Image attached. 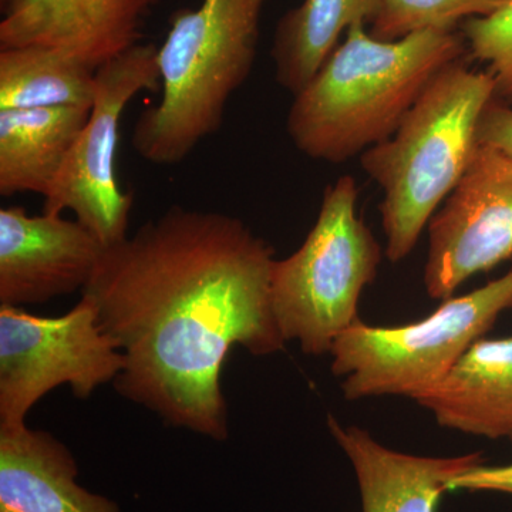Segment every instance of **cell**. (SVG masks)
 Instances as JSON below:
<instances>
[{
    "label": "cell",
    "instance_id": "1",
    "mask_svg": "<svg viewBox=\"0 0 512 512\" xmlns=\"http://www.w3.org/2000/svg\"><path fill=\"white\" fill-rule=\"evenodd\" d=\"M275 251L224 212L174 205L104 251L82 295L126 357L117 393L178 429L224 441L229 350L281 352Z\"/></svg>",
    "mask_w": 512,
    "mask_h": 512
},
{
    "label": "cell",
    "instance_id": "2",
    "mask_svg": "<svg viewBox=\"0 0 512 512\" xmlns=\"http://www.w3.org/2000/svg\"><path fill=\"white\" fill-rule=\"evenodd\" d=\"M467 55L457 29L379 40L365 23L346 32L305 89L293 96L286 131L306 157L340 164L392 136L440 70Z\"/></svg>",
    "mask_w": 512,
    "mask_h": 512
},
{
    "label": "cell",
    "instance_id": "3",
    "mask_svg": "<svg viewBox=\"0 0 512 512\" xmlns=\"http://www.w3.org/2000/svg\"><path fill=\"white\" fill-rule=\"evenodd\" d=\"M495 99L485 70L458 59L440 70L392 136L360 156L363 171L383 191L380 218L392 264L407 258L478 146L481 114Z\"/></svg>",
    "mask_w": 512,
    "mask_h": 512
},
{
    "label": "cell",
    "instance_id": "4",
    "mask_svg": "<svg viewBox=\"0 0 512 512\" xmlns=\"http://www.w3.org/2000/svg\"><path fill=\"white\" fill-rule=\"evenodd\" d=\"M268 0H202L171 19L157 47L161 97L143 111L133 147L147 163H183L224 123L229 99L247 82Z\"/></svg>",
    "mask_w": 512,
    "mask_h": 512
},
{
    "label": "cell",
    "instance_id": "5",
    "mask_svg": "<svg viewBox=\"0 0 512 512\" xmlns=\"http://www.w3.org/2000/svg\"><path fill=\"white\" fill-rule=\"evenodd\" d=\"M355 177L342 175L323 192L318 218L298 251L276 259L272 308L285 342L322 356L359 319L360 296L375 281L382 248L357 215Z\"/></svg>",
    "mask_w": 512,
    "mask_h": 512
},
{
    "label": "cell",
    "instance_id": "6",
    "mask_svg": "<svg viewBox=\"0 0 512 512\" xmlns=\"http://www.w3.org/2000/svg\"><path fill=\"white\" fill-rule=\"evenodd\" d=\"M512 309V269L476 291L443 301L426 319L396 328L357 319L333 343L332 372L349 402L413 399L443 379L501 313Z\"/></svg>",
    "mask_w": 512,
    "mask_h": 512
},
{
    "label": "cell",
    "instance_id": "7",
    "mask_svg": "<svg viewBox=\"0 0 512 512\" xmlns=\"http://www.w3.org/2000/svg\"><path fill=\"white\" fill-rule=\"evenodd\" d=\"M124 365L87 296L59 318L0 305V427L25 426L33 406L62 384L77 399H89Z\"/></svg>",
    "mask_w": 512,
    "mask_h": 512
},
{
    "label": "cell",
    "instance_id": "8",
    "mask_svg": "<svg viewBox=\"0 0 512 512\" xmlns=\"http://www.w3.org/2000/svg\"><path fill=\"white\" fill-rule=\"evenodd\" d=\"M96 99L82 133L45 197L46 214L73 212L106 247L128 237L133 192L116 175L121 117L143 92H160L157 46L138 45L96 70Z\"/></svg>",
    "mask_w": 512,
    "mask_h": 512
},
{
    "label": "cell",
    "instance_id": "9",
    "mask_svg": "<svg viewBox=\"0 0 512 512\" xmlns=\"http://www.w3.org/2000/svg\"><path fill=\"white\" fill-rule=\"evenodd\" d=\"M427 231L424 286L436 301L512 258V157L480 144Z\"/></svg>",
    "mask_w": 512,
    "mask_h": 512
},
{
    "label": "cell",
    "instance_id": "10",
    "mask_svg": "<svg viewBox=\"0 0 512 512\" xmlns=\"http://www.w3.org/2000/svg\"><path fill=\"white\" fill-rule=\"evenodd\" d=\"M106 245L79 221L30 215L22 207L0 210V303L35 305L83 292Z\"/></svg>",
    "mask_w": 512,
    "mask_h": 512
},
{
    "label": "cell",
    "instance_id": "11",
    "mask_svg": "<svg viewBox=\"0 0 512 512\" xmlns=\"http://www.w3.org/2000/svg\"><path fill=\"white\" fill-rule=\"evenodd\" d=\"M157 0H2L0 49L56 50L97 70L140 43Z\"/></svg>",
    "mask_w": 512,
    "mask_h": 512
},
{
    "label": "cell",
    "instance_id": "12",
    "mask_svg": "<svg viewBox=\"0 0 512 512\" xmlns=\"http://www.w3.org/2000/svg\"><path fill=\"white\" fill-rule=\"evenodd\" d=\"M330 434L352 461L363 512H436L454 478L484 464L481 453L421 457L383 446L357 426L328 416Z\"/></svg>",
    "mask_w": 512,
    "mask_h": 512
},
{
    "label": "cell",
    "instance_id": "13",
    "mask_svg": "<svg viewBox=\"0 0 512 512\" xmlns=\"http://www.w3.org/2000/svg\"><path fill=\"white\" fill-rule=\"evenodd\" d=\"M437 423L471 436L512 437V338L480 339L413 397Z\"/></svg>",
    "mask_w": 512,
    "mask_h": 512
},
{
    "label": "cell",
    "instance_id": "14",
    "mask_svg": "<svg viewBox=\"0 0 512 512\" xmlns=\"http://www.w3.org/2000/svg\"><path fill=\"white\" fill-rule=\"evenodd\" d=\"M76 477L72 453L52 434L0 427V512H119Z\"/></svg>",
    "mask_w": 512,
    "mask_h": 512
},
{
    "label": "cell",
    "instance_id": "15",
    "mask_svg": "<svg viewBox=\"0 0 512 512\" xmlns=\"http://www.w3.org/2000/svg\"><path fill=\"white\" fill-rule=\"evenodd\" d=\"M90 110H0V195L32 192L46 197Z\"/></svg>",
    "mask_w": 512,
    "mask_h": 512
},
{
    "label": "cell",
    "instance_id": "16",
    "mask_svg": "<svg viewBox=\"0 0 512 512\" xmlns=\"http://www.w3.org/2000/svg\"><path fill=\"white\" fill-rule=\"evenodd\" d=\"M383 0H303L279 19L272 60L275 80L295 96L305 89L357 23L375 22Z\"/></svg>",
    "mask_w": 512,
    "mask_h": 512
},
{
    "label": "cell",
    "instance_id": "17",
    "mask_svg": "<svg viewBox=\"0 0 512 512\" xmlns=\"http://www.w3.org/2000/svg\"><path fill=\"white\" fill-rule=\"evenodd\" d=\"M96 70L42 47L0 49V110L92 109Z\"/></svg>",
    "mask_w": 512,
    "mask_h": 512
},
{
    "label": "cell",
    "instance_id": "18",
    "mask_svg": "<svg viewBox=\"0 0 512 512\" xmlns=\"http://www.w3.org/2000/svg\"><path fill=\"white\" fill-rule=\"evenodd\" d=\"M507 0H383L370 25L379 40H397L426 29H457L471 18L493 13Z\"/></svg>",
    "mask_w": 512,
    "mask_h": 512
},
{
    "label": "cell",
    "instance_id": "19",
    "mask_svg": "<svg viewBox=\"0 0 512 512\" xmlns=\"http://www.w3.org/2000/svg\"><path fill=\"white\" fill-rule=\"evenodd\" d=\"M460 32L468 55L487 64L495 84V99L512 106V0L490 15L461 23Z\"/></svg>",
    "mask_w": 512,
    "mask_h": 512
},
{
    "label": "cell",
    "instance_id": "20",
    "mask_svg": "<svg viewBox=\"0 0 512 512\" xmlns=\"http://www.w3.org/2000/svg\"><path fill=\"white\" fill-rule=\"evenodd\" d=\"M478 144L493 147L512 157V106L493 99L481 114L477 130Z\"/></svg>",
    "mask_w": 512,
    "mask_h": 512
},
{
    "label": "cell",
    "instance_id": "21",
    "mask_svg": "<svg viewBox=\"0 0 512 512\" xmlns=\"http://www.w3.org/2000/svg\"><path fill=\"white\" fill-rule=\"evenodd\" d=\"M497 491L512 495V464L487 467L484 464L471 468L467 473L454 478L448 491Z\"/></svg>",
    "mask_w": 512,
    "mask_h": 512
},
{
    "label": "cell",
    "instance_id": "22",
    "mask_svg": "<svg viewBox=\"0 0 512 512\" xmlns=\"http://www.w3.org/2000/svg\"><path fill=\"white\" fill-rule=\"evenodd\" d=\"M511 440H512V437H511Z\"/></svg>",
    "mask_w": 512,
    "mask_h": 512
}]
</instances>
